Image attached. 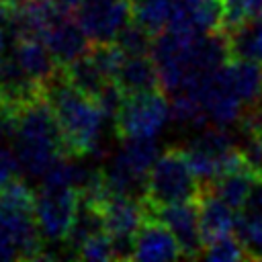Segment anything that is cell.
I'll use <instances>...</instances> for the list:
<instances>
[{
    "label": "cell",
    "mask_w": 262,
    "mask_h": 262,
    "mask_svg": "<svg viewBox=\"0 0 262 262\" xmlns=\"http://www.w3.org/2000/svg\"><path fill=\"white\" fill-rule=\"evenodd\" d=\"M231 59L262 63V18H246L225 31Z\"/></svg>",
    "instance_id": "17"
},
{
    "label": "cell",
    "mask_w": 262,
    "mask_h": 262,
    "mask_svg": "<svg viewBox=\"0 0 262 262\" xmlns=\"http://www.w3.org/2000/svg\"><path fill=\"white\" fill-rule=\"evenodd\" d=\"M260 174H256L252 168L246 166V168H237V170H231V172L219 176L211 186H205V188H209L221 201H225L229 207H233L235 211H239L242 205L246 203L252 186H254V180Z\"/></svg>",
    "instance_id": "18"
},
{
    "label": "cell",
    "mask_w": 262,
    "mask_h": 262,
    "mask_svg": "<svg viewBox=\"0 0 262 262\" xmlns=\"http://www.w3.org/2000/svg\"><path fill=\"white\" fill-rule=\"evenodd\" d=\"M78 209V190L72 186H45L35 190V219L43 239L63 242Z\"/></svg>",
    "instance_id": "6"
},
{
    "label": "cell",
    "mask_w": 262,
    "mask_h": 262,
    "mask_svg": "<svg viewBox=\"0 0 262 262\" xmlns=\"http://www.w3.org/2000/svg\"><path fill=\"white\" fill-rule=\"evenodd\" d=\"M254 260H262V242H260V246H258L256 252H254Z\"/></svg>",
    "instance_id": "33"
},
{
    "label": "cell",
    "mask_w": 262,
    "mask_h": 262,
    "mask_svg": "<svg viewBox=\"0 0 262 262\" xmlns=\"http://www.w3.org/2000/svg\"><path fill=\"white\" fill-rule=\"evenodd\" d=\"M16 43V35L14 31L8 27V25H2L0 23V55H6V51L10 47H14Z\"/></svg>",
    "instance_id": "29"
},
{
    "label": "cell",
    "mask_w": 262,
    "mask_h": 262,
    "mask_svg": "<svg viewBox=\"0 0 262 262\" xmlns=\"http://www.w3.org/2000/svg\"><path fill=\"white\" fill-rule=\"evenodd\" d=\"M53 2H55L63 12H68V14H70V12H76V8H78L84 0H53Z\"/></svg>",
    "instance_id": "31"
},
{
    "label": "cell",
    "mask_w": 262,
    "mask_h": 262,
    "mask_svg": "<svg viewBox=\"0 0 262 262\" xmlns=\"http://www.w3.org/2000/svg\"><path fill=\"white\" fill-rule=\"evenodd\" d=\"M74 16L92 43H111L133 20V6L127 0H84Z\"/></svg>",
    "instance_id": "7"
},
{
    "label": "cell",
    "mask_w": 262,
    "mask_h": 262,
    "mask_svg": "<svg viewBox=\"0 0 262 262\" xmlns=\"http://www.w3.org/2000/svg\"><path fill=\"white\" fill-rule=\"evenodd\" d=\"M61 70H63V74H66V78L70 80L72 86H76L80 92H84L92 98H96L100 94V90L104 88V84L108 82L102 76V72L96 68V63L92 61V57L88 53L74 59L68 66H61Z\"/></svg>",
    "instance_id": "19"
},
{
    "label": "cell",
    "mask_w": 262,
    "mask_h": 262,
    "mask_svg": "<svg viewBox=\"0 0 262 262\" xmlns=\"http://www.w3.org/2000/svg\"><path fill=\"white\" fill-rule=\"evenodd\" d=\"M12 53L23 66V70L29 74V78L41 90L61 70V66L57 63V59L41 37H20L12 47Z\"/></svg>",
    "instance_id": "12"
},
{
    "label": "cell",
    "mask_w": 262,
    "mask_h": 262,
    "mask_svg": "<svg viewBox=\"0 0 262 262\" xmlns=\"http://www.w3.org/2000/svg\"><path fill=\"white\" fill-rule=\"evenodd\" d=\"M192 92L199 96L209 125L233 127L242 123L246 106L233 88L227 63L205 76Z\"/></svg>",
    "instance_id": "5"
},
{
    "label": "cell",
    "mask_w": 262,
    "mask_h": 262,
    "mask_svg": "<svg viewBox=\"0 0 262 262\" xmlns=\"http://www.w3.org/2000/svg\"><path fill=\"white\" fill-rule=\"evenodd\" d=\"M174 12V0H141L133 4V20L154 37L168 29Z\"/></svg>",
    "instance_id": "21"
},
{
    "label": "cell",
    "mask_w": 262,
    "mask_h": 262,
    "mask_svg": "<svg viewBox=\"0 0 262 262\" xmlns=\"http://www.w3.org/2000/svg\"><path fill=\"white\" fill-rule=\"evenodd\" d=\"M12 149L23 172L33 178H41L57 158L68 154L57 117L43 94L18 106Z\"/></svg>",
    "instance_id": "2"
},
{
    "label": "cell",
    "mask_w": 262,
    "mask_h": 262,
    "mask_svg": "<svg viewBox=\"0 0 262 262\" xmlns=\"http://www.w3.org/2000/svg\"><path fill=\"white\" fill-rule=\"evenodd\" d=\"M20 172H23V168H20V162H18L14 149L0 145V188H4L8 182L18 178Z\"/></svg>",
    "instance_id": "27"
},
{
    "label": "cell",
    "mask_w": 262,
    "mask_h": 262,
    "mask_svg": "<svg viewBox=\"0 0 262 262\" xmlns=\"http://www.w3.org/2000/svg\"><path fill=\"white\" fill-rule=\"evenodd\" d=\"M78 258L82 260H115L113 256V242H111V235L106 231L102 233H96L92 237H88L80 252H78Z\"/></svg>",
    "instance_id": "26"
},
{
    "label": "cell",
    "mask_w": 262,
    "mask_h": 262,
    "mask_svg": "<svg viewBox=\"0 0 262 262\" xmlns=\"http://www.w3.org/2000/svg\"><path fill=\"white\" fill-rule=\"evenodd\" d=\"M43 96L47 98V102L51 104L57 117L68 154L98 156L102 149L100 139H102V127L106 123V117L100 104L96 102V98L72 86L63 70H59L57 76L45 84Z\"/></svg>",
    "instance_id": "1"
},
{
    "label": "cell",
    "mask_w": 262,
    "mask_h": 262,
    "mask_svg": "<svg viewBox=\"0 0 262 262\" xmlns=\"http://www.w3.org/2000/svg\"><path fill=\"white\" fill-rule=\"evenodd\" d=\"M125 100H127V94H125L123 88L117 84V80H108V82L104 84V88L100 90V94L96 96V102L100 104V108H102L106 121H111V123H115V119L119 117V113H121Z\"/></svg>",
    "instance_id": "25"
},
{
    "label": "cell",
    "mask_w": 262,
    "mask_h": 262,
    "mask_svg": "<svg viewBox=\"0 0 262 262\" xmlns=\"http://www.w3.org/2000/svg\"><path fill=\"white\" fill-rule=\"evenodd\" d=\"M117 84L123 88L127 96L133 94H143L151 90H160V74L154 57L149 53L143 55H125L119 74H117Z\"/></svg>",
    "instance_id": "13"
},
{
    "label": "cell",
    "mask_w": 262,
    "mask_h": 262,
    "mask_svg": "<svg viewBox=\"0 0 262 262\" xmlns=\"http://www.w3.org/2000/svg\"><path fill=\"white\" fill-rule=\"evenodd\" d=\"M201 258L213 260V262H229V260H246V258L250 260V254L239 242V237L231 231L207 242Z\"/></svg>",
    "instance_id": "22"
},
{
    "label": "cell",
    "mask_w": 262,
    "mask_h": 262,
    "mask_svg": "<svg viewBox=\"0 0 262 262\" xmlns=\"http://www.w3.org/2000/svg\"><path fill=\"white\" fill-rule=\"evenodd\" d=\"M170 98L160 90L127 96L113 127L119 139L123 137H158L170 121Z\"/></svg>",
    "instance_id": "4"
},
{
    "label": "cell",
    "mask_w": 262,
    "mask_h": 262,
    "mask_svg": "<svg viewBox=\"0 0 262 262\" xmlns=\"http://www.w3.org/2000/svg\"><path fill=\"white\" fill-rule=\"evenodd\" d=\"M4 100V55H0V102Z\"/></svg>",
    "instance_id": "32"
},
{
    "label": "cell",
    "mask_w": 262,
    "mask_h": 262,
    "mask_svg": "<svg viewBox=\"0 0 262 262\" xmlns=\"http://www.w3.org/2000/svg\"><path fill=\"white\" fill-rule=\"evenodd\" d=\"M199 213H201V229L205 244L235 229V219H237L235 209L229 207L225 201H221L209 188H201Z\"/></svg>",
    "instance_id": "14"
},
{
    "label": "cell",
    "mask_w": 262,
    "mask_h": 262,
    "mask_svg": "<svg viewBox=\"0 0 262 262\" xmlns=\"http://www.w3.org/2000/svg\"><path fill=\"white\" fill-rule=\"evenodd\" d=\"M10 4H16V2H23V0H8Z\"/></svg>",
    "instance_id": "35"
},
{
    "label": "cell",
    "mask_w": 262,
    "mask_h": 262,
    "mask_svg": "<svg viewBox=\"0 0 262 262\" xmlns=\"http://www.w3.org/2000/svg\"><path fill=\"white\" fill-rule=\"evenodd\" d=\"M201 184L190 168L182 145L166 147L154 162L147 174V188L143 201L149 207H162L182 201H196Z\"/></svg>",
    "instance_id": "3"
},
{
    "label": "cell",
    "mask_w": 262,
    "mask_h": 262,
    "mask_svg": "<svg viewBox=\"0 0 262 262\" xmlns=\"http://www.w3.org/2000/svg\"><path fill=\"white\" fill-rule=\"evenodd\" d=\"M117 154L129 164V168H133L139 176L145 178L160 156L156 137H123Z\"/></svg>",
    "instance_id": "20"
},
{
    "label": "cell",
    "mask_w": 262,
    "mask_h": 262,
    "mask_svg": "<svg viewBox=\"0 0 262 262\" xmlns=\"http://www.w3.org/2000/svg\"><path fill=\"white\" fill-rule=\"evenodd\" d=\"M147 207V215L158 217L168 225V229L174 233L182 258H201L205 250L203 229H201V213H199V199L196 201H182L162 207Z\"/></svg>",
    "instance_id": "8"
},
{
    "label": "cell",
    "mask_w": 262,
    "mask_h": 262,
    "mask_svg": "<svg viewBox=\"0 0 262 262\" xmlns=\"http://www.w3.org/2000/svg\"><path fill=\"white\" fill-rule=\"evenodd\" d=\"M246 16L248 18H262V0H248L246 2Z\"/></svg>",
    "instance_id": "30"
},
{
    "label": "cell",
    "mask_w": 262,
    "mask_h": 262,
    "mask_svg": "<svg viewBox=\"0 0 262 262\" xmlns=\"http://www.w3.org/2000/svg\"><path fill=\"white\" fill-rule=\"evenodd\" d=\"M115 43L121 47V51L125 55H143V53H151L154 35L149 31H145L141 25H137L135 20H131L117 35Z\"/></svg>",
    "instance_id": "23"
},
{
    "label": "cell",
    "mask_w": 262,
    "mask_h": 262,
    "mask_svg": "<svg viewBox=\"0 0 262 262\" xmlns=\"http://www.w3.org/2000/svg\"><path fill=\"white\" fill-rule=\"evenodd\" d=\"M100 211L108 235H135L147 215L145 201L131 194H108Z\"/></svg>",
    "instance_id": "11"
},
{
    "label": "cell",
    "mask_w": 262,
    "mask_h": 262,
    "mask_svg": "<svg viewBox=\"0 0 262 262\" xmlns=\"http://www.w3.org/2000/svg\"><path fill=\"white\" fill-rule=\"evenodd\" d=\"M88 55L92 57V61L96 63V68L102 72V76L106 80H115L119 74V68L125 59V53L121 51V47L111 41V43H92Z\"/></svg>",
    "instance_id": "24"
},
{
    "label": "cell",
    "mask_w": 262,
    "mask_h": 262,
    "mask_svg": "<svg viewBox=\"0 0 262 262\" xmlns=\"http://www.w3.org/2000/svg\"><path fill=\"white\" fill-rule=\"evenodd\" d=\"M127 2H129V4L133 6V4H137V2H141V0H127Z\"/></svg>",
    "instance_id": "34"
},
{
    "label": "cell",
    "mask_w": 262,
    "mask_h": 262,
    "mask_svg": "<svg viewBox=\"0 0 262 262\" xmlns=\"http://www.w3.org/2000/svg\"><path fill=\"white\" fill-rule=\"evenodd\" d=\"M6 2H8V0H0V4H6Z\"/></svg>",
    "instance_id": "36"
},
{
    "label": "cell",
    "mask_w": 262,
    "mask_h": 262,
    "mask_svg": "<svg viewBox=\"0 0 262 262\" xmlns=\"http://www.w3.org/2000/svg\"><path fill=\"white\" fill-rule=\"evenodd\" d=\"M0 260H20L16 239L4 221H0Z\"/></svg>",
    "instance_id": "28"
},
{
    "label": "cell",
    "mask_w": 262,
    "mask_h": 262,
    "mask_svg": "<svg viewBox=\"0 0 262 262\" xmlns=\"http://www.w3.org/2000/svg\"><path fill=\"white\" fill-rule=\"evenodd\" d=\"M182 258V250L164 221L154 215H145L141 227L135 233L133 260H176Z\"/></svg>",
    "instance_id": "10"
},
{
    "label": "cell",
    "mask_w": 262,
    "mask_h": 262,
    "mask_svg": "<svg viewBox=\"0 0 262 262\" xmlns=\"http://www.w3.org/2000/svg\"><path fill=\"white\" fill-rule=\"evenodd\" d=\"M227 70L246 111L262 104V63L248 59H229Z\"/></svg>",
    "instance_id": "16"
},
{
    "label": "cell",
    "mask_w": 262,
    "mask_h": 262,
    "mask_svg": "<svg viewBox=\"0 0 262 262\" xmlns=\"http://www.w3.org/2000/svg\"><path fill=\"white\" fill-rule=\"evenodd\" d=\"M59 66H68L74 59L86 55L92 47V39L78 23L76 16L61 14L41 37Z\"/></svg>",
    "instance_id": "9"
},
{
    "label": "cell",
    "mask_w": 262,
    "mask_h": 262,
    "mask_svg": "<svg viewBox=\"0 0 262 262\" xmlns=\"http://www.w3.org/2000/svg\"><path fill=\"white\" fill-rule=\"evenodd\" d=\"M102 231H106V229H104V217H102L100 207L78 196L76 217H74V223L70 227L68 237L63 239L70 258H78V252H80L82 244L88 237H92L96 233H102Z\"/></svg>",
    "instance_id": "15"
}]
</instances>
